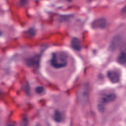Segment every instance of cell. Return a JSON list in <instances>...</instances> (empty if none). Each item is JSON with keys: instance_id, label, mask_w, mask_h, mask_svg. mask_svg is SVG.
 <instances>
[{"instance_id": "6da1fadb", "label": "cell", "mask_w": 126, "mask_h": 126, "mask_svg": "<svg viewBox=\"0 0 126 126\" xmlns=\"http://www.w3.org/2000/svg\"><path fill=\"white\" fill-rule=\"evenodd\" d=\"M67 63V56L65 53L59 52L53 54L51 64L54 67L56 68H63L66 65Z\"/></svg>"}, {"instance_id": "7a4b0ae2", "label": "cell", "mask_w": 126, "mask_h": 126, "mask_svg": "<svg viewBox=\"0 0 126 126\" xmlns=\"http://www.w3.org/2000/svg\"><path fill=\"white\" fill-rule=\"evenodd\" d=\"M116 95L114 94H106L105 96L102 97L100 102L98 104L99 110L101 111H103L104 109V104L114 101Z\"/></svg>"}, {"instance_id": "3957f363", "label": "cell", "mask_w": 126, "mask_h": 126, "mask_svg": "<svg viewBox=\"0 0 126 126\" xmlns=\"http://www.w3.org/2000/svg\"><path fill=\"white\" fill-rule=\"evenodd\" d=\"M77 97L79 101L81 103H84L86 101L88 97V88L86 86H83L79 89Z\"/></svg>"}, {"instance_id": "277c9868", "label": "cell", "mask_w": 126, "mask_h": 126, "mask_svg": "<svg viewBox=\"0 0 126 126\" xmlns=\"http://www.w3.org/2000/svg\"><path fill=\"white\" fill-rule=\"evenodd\" d=\"M106 26V21L104 18H99L94 20L92 23V27L94 29H103Z\"/></svg>"}, {"instance_id": "5b68a950", "label": "cell", "mask_w": 126, "mask_h": 126, "mask_svg": "<svg viewBox=\"0 0 126 126\" xmlns=\"http://www.w3.org/2000/svg\"><path fill=\"white\" fill-rule=\"evenodd\" d=\"M39 57L38 56H35L30 58L26 60V64L28 66L32 67H37L39 64Z\"/></svg>"}, {"instance_id": "8992f818", "label": "cell", "mask_w": 126, "mask_h": 126, "mask_svg": "<svg viewBox=\"0 0 126 126\" xmlns=\"http://www.w3.org/2000/svg\"><path fill=\"white\" fill-rule=\"evenodd\" d=\"M107 77L109 80L113 83H117L120 80V75L119 73L115 71H109L107 72Z\"/></svg>"}, {"instance_id": "52a82bcc", "label": "cell", "mask_w": 126, "mask_h": 126, "mask_svg": "<svg viewBox=\"0 0 126 126\" xmlns=\"http://www.w3.org/2000/svg\"><path fill=\"white\" fill-rule=\"evenodd\" d=\"M118 62L121 64L126 63V48L120 52L118 57Z\"/></svg>"}, {"instance_id": "ba28073f", "label": "cell", "mask_w": 126, "mask_h": 126, "mask_svg": "<svg viewBox=\"0 0 126 126\" xmlns=\"http://www.w3.org/2000/svg\"><path fill=\"white\" fill-rule=\"evenodd\" d=\"M72 47L77 51H79L81 48V45L80 40L77 38H73L71 42Z\"/></svg>"}, {"instance_id": "9c48e42d", "label": "cell", "mask_w": 126, "mask_h": 126, "mask_svg": "<svg viewBox=\"0 0 126 126\" xmlns=\"http://www.w3.org/2000/svg\"><path fill=\"white\" fill-rule=\"evenodd\" d=\"M62 116L59 111H56L54 115V119L57 122H60L62 121Z\"/></svg>"}, {"instance_id": "30bf717a", "label": "cell", "mask_w": 126, "mask_h": 126, "mask_svg": "<svg viewBox=\"0 0 126 126\" xmlns=\"http://www.w3.org/2000/svg\"><path fill=\"white\" fill-rule=\"evenodd\" d=\"M35 91L37 94H41L44 92V88L42 86L37 87L35 89Z\"/></svg>"}, {"instance_id": "8fae6325", "label": "cell", "mask_w": 126, "mask_h": 126, "mask_svg": "<svg viewBox=\"0 0 126 126\" xmlns=\"http://www.w3.org/2000/svg\"><path fill=\"white\" fill-rule=\"evenodd\" d=\"M27 119L25 118L22 120V126H26L27 125Z\"/></svg>"}, {"instance_id": "7c38bea8", "label": "cell", "mask_w": 126, "mask_h": 126, "mask_svg": "<svg viewBox=\"0 0 126 126\" xmlns=\"http://www.w3.org/2000/svg\"><path fill=\"white\" fill-rule=\"evenodd\" d=\"M122 13H126V5L122 10Z\"/></svg>"}, {"instance_id": "4fadbf2b", "label": "cell", "mask_w": 126, "mask_h": 126, "mask_svg": "<svg viewBox=\"0 0 126 126\" xmlns=\"http://www.w3.org/2000/svg\"><path fill=\"white\" fill-rule=\"evenodd\" d=\"M27 0H21V3H22V4H25V3H26V2L27 1Z\"/></svg>"}, {"instance_id": "5bb4252c", "label": "cell", "mask_w": 126, "mask_h": 126, "mask_svg": "<svg viewBox=\"0 0 126 126\" xmlns=\"http://www.w3.org/2000/svg\"><path fill=\"white\" fill-rule=\"evenodd\" d=\"M7 126H16L14 125H13V124H9Z\"/></svg>"}, {"instance_id": "9a60e30c", "label": "cell", "mask_w": 126, "mask_h": 126, "mask_svg": "<svg viewBox=\"0 0 126 126\" xmlns=\"http://www.w3.org/2000/svg\"><path fill=\"white\" fill-rule=\"evenodd\" d=\"M68 0V1H71L72 0Z\"/></svg>"}, {"instance_id": "2e32d148", "label": "cell", "mask_w": 126, "mask_h": 126, "mask_svg": "<svg viewBox=\"0 0 126 126\" xmlns=\"http://www.w3.org/2000/svg\"><path fill=\"white\" fill-rule=\"evenodd\" d=\"M39 126V125H37V126Z\"/></svg>"}]
</instances>
